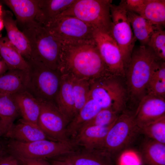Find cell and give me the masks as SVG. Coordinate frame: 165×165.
I'll return each instance as SVG.
<instances>
[{
    "instance_id": "cell-23",
    "label": "cell",
    "mask_w": 165,
    "mask_h": 165,
    "mask_svg": "<svg viewBox=\"0 0 165 165\" xmlns=\"http://www.w3.org/2000/svg\"><path fill=\"white\" fill-rule=\"evenodd\" d=\"M20 115L14 95L0 94V135L5 137Z\"/></svg>"
},
{
    "instance_id": "cell-41",
    "label": "cell",
    "mask_w": 165,
    "mask_h": 165,
    "mask_svg": "<svg viewBox=\"0 0 165 165\" xmlns=\"http://www.w3.org/2000/svg\"><path fill=\"white\" fill-rule=\"evenodd\" d=\"M1 137V136L0 135V137Z\"/></svg>"
},
{
    "instance_id": "cell-7",
    "label": "cell",
    "mask_w": 165,
    "mask_h": 165,
    "mask_svg": "<svg viewBox=\"0 0 165 165\" xmlns=\"http://www.w3.org/2000/svg\"><path fill=\"white\" fill-rule=\"evenodd\" d=\"M73 141L66 142L43 139L24 143L10 139L6 143L7 152L16 158L47 159L59 158L75 152Z\"/></svg>"
},
{
    "instance_id": "cell-39",
    "label": "cell",
    "mask_w": 165,
    "mask_h": 165,
    "mask_svg": "<svg viewBox=\"0 0 165 165\" xmlns=\"http://www.w3.org/2000/svg\"><path fill=\"white\" fill-rule=\"evenodd\" d=\"M4 27V26L3 20L1 17H0V36H2L1 32Z\"/></svg>"
},
{
    "instance_id": "cell-40",
    "label": "cell",
    "mask_w": 165,
    "mask_h": 165,
    "mask_svg": "<svg viewBox=\"0 0 165 165\" xmlns=\"http://www.w3.org/2000/svg\"><path fill=\"white\" fill-rule=\"evenodd\" d=\"M3 10L2 9V6L0 4V17H1L2 13Z\"/></svg>"
},
{
    "instance_id": "cell-9",
    "label": "cell",
    "mask_w": 165,
    "mask_h": 165,
    "mask_svg": "<svg viewBox=\"0 0 165 165\" xmlns=\"http://www.w3.org/2000/svg\"><path fill=\"white\" fill-rule=\"evenodd\" d=\"M44 26L62 44L81 43L93 39L94 29L74 16L60 15Z\"/></svg>"
},
{
    "instance_id": "cell-20",
    "label": "cell",
    "mask_w": 165,
    "mask_h": 165,
    "mask_svg": "<svg viewBox=\"0 0 165 165\" xmlns=\"http://www.w3.org/2000/svg\"><path fill=\"white\" fill-rule=\"evenodd\" d=\"M115 122L106 126H94L85 128L78 133L73 141L76 145L81 146L84 149H103L106 136Z\"/></svg>"
},
{
    "instance_id": "cell-37",
    "label": "cell",
    "mask_w": 165,
    "mask_h": 165,
    "mask_svg": "<svg viewBox=\"0 0 165 165\" xmlns=\"http://www.w3.org/2000/svg\"><path fill=\"white\" fill-rule=\"evenodd\" d=\"M8 70V68L0 56V76L3 74Z\"/></svg>"
},
{
    "instance_id": "cell-15",
    "label": "cell",
    "mask_w": 165,
    "mask_h": 165,
    "mask_svg": "<svg viewBox=\"0 0 165 165\" xmlns=\"http://www.w3.org/2000/svg\"><path fill=\"white\" fill-rule=\"evenodd\" d=\"M1 17L9 39L25 60H28L31 56L29 42L24 34L18 28L13 14L9 11L4 10Z\"/></svg>"
},
{
    "instance_id": "cell-19",
    "label": "cell",
    "mask_w": 165,
    "mask_h": 165,
    "mask_svg": "<svg viewBox=\"0 0 165 165\" xmlns=\"http://www.w3.org/2000/svg\"><path fill=\"white\" fill-rule=\"evenodd\" d=\"M61 157L74 165H117L111 156L103 149H84Z\"/></svg>"
},
{
    "instance_id": "cell-27",
    "label": "cell",
    "mask_w": 165,
    "mask_h": 165,
    "mask_svg": "<svg viewBox=\"0 0 165 165\" xmlns=\"http://www.w3.org/2000/svg\"><path fill=\"white\" fill-rule=\"evenodd\" d=\"M147 94L165 97V63L159 59L155 63L147 89ZM146 94V95H147Z\"/></svg>"
},
{
    "instance_id": "cell-16",
    "label": "cell",
    "mask_w": 165,
    "mask_h": 165,
    "mask_svg": "<svg viewBox=\"0 0 165 165\" xmlns=\"http://www.w3.org/2000/svg\"><path fill=\"white\" fill-rule=\"evenodd\" d=\"M134 152L143 165H165V144L144 135Z\"/></svg>"
},
{
    "instance_id": "cell-24",
    "label": "cell",
    "mask_w": 165,
    "mask_h": 165,
    "mask_svg": "<svg viewBox=\"0 0 165 165\" xmlns=\"http://www.w3.org/2000/svg\"><path fill=\"white\" fill-rule=\"evenodd\" d=\"M14 96L22 119L37 124L41 108L40 101L26 90Z\"/></svg>"
},
{
    "instance_id": "cell-12",
    "label": "cell",
    "mask_w": 165,
    "mask_h": 165,
    "mask_svg": "<svg viewBox=\"0 0 165 165\" xmlns=\"http://www.w3.org/2000/svg\"><path fill=\"white\" fill-rule=\"evenodd\" d=\"M93 38L110 73L125 78L126 66L119 49L111 35L94 29Z\"/></svg>"
},
{
    "instance_id": "cell-35",
    "label": "cell",
    "mask_w": 165,
    "mask_h": 165,
    "mask_svg": "<svg viewBox=\"0 0 165 165\" xmlns=\"http://www.w3.org/2000/svg\"><path fill=\"white\" fill-rule=\"evenodd\" d=\"M0 165H19L18 160L12 155L5 154L0 157Z\"/></svg>"
},
{
    "instance_id": "cell-17",
    "label": "cell",
    "mask_w": 165,
    "mask_h": 165,
    "mask_svg": "<svg viewBox=\"0 0 165 165\" xmlns=\"http://www.w3.org/2000/svg\"><path fill=\"white\" fill-rule=\"evenodd\" d=\"M72 81L71 75L61 74L60 88L55 101L58 108L69 123L75 116Z\"/></svg>"
},
{
    "instance_id": "cell-21",
    "label": "cell",
    "mask_w": 165,
    "mask_h": 165,
    "mask_svg": "<svg viewBox=\"0 0 165 165\" xmlns=\"http://www.w3.org/2000/svg\"><path fill=\"white\" fill-rule=\"evenodd\" d=\"M28 78V70H8L0 76V94L14 95L26 90Z\"/></svg>"
},
{
    "instance_id": "cell-13",
    "label": "cell",
    "mask_w": 165,
    "mask_h": 165,
    "mask_svg": "<svg viewBox=\"0 0 165 165\" xmlns=\"http://www.w3.org/2000/svg\"><path fill=\"white\" fill-rule=\"evenodd\" d=\"M165 116V98L147 94L139 103L134 120L141 129Z\"/></svg>"
},
{
    "instance_id": "cell-33",
    "label": "cell",
    "mask_w": 165,
    "mask_h": 165,
    "mask_svg": "<svg viewBox=\"0 0 165 165\" xmlns=\"http://www.w3.org/2000/svg\"><path fill=\"white\" fill-rule=\"evenodd\" d=\"M146 0H122L119 5L127 11L140 15Z\"/></svg>"
},
{
    "instance_id": "cell-18",
    "label": "cell",
    "mask_w": 165,
    "mask_h": 165,
    "mask_svg": "<svg viewBox=\"0 0 165 165\" xmlns=\"http://www.w3.org/2000/svg\"><path fill=\"white\" fill-rule=\"evenodd\" d=\"M5 137L24 143L43 139L50 140L37 124L28 122L22 118L13 124Z\"/></svg>"
},
{
    "instance_id": "cell-5",
    "label": "cell",
    "mask_w": 165,
    "mask_h": 165,
    "mask_svg": "<svg viewBox=\"0 0 165 165\" xmlns=\"http://www.w3.org/2000/svg\"><path fill=\"white\" fill-rule=\"evenodd\" d=\"M123 78L109 75L89 81V97L103 109L111 108L120 114L126 109L128 100Z\"/></svg>"
},
{
    "instance_id": "cell-14",
    "label": "cell",
    "mask_w": 165,
    "mask_h": 165,
    "mask_svg": "<svg viewBox=\"0 0 165 165\" xmlns=\"http://www.w3.org/2000/svg\"><path fill=\"white\" fill-rule=\"evenodd\" d=\"M38 0H4L14 15L17 26L21 31L38 23L36 21Z\"/></svg>"
},
{
    "instance_id": "cell-1",
    "label": "cell",
    "mask_w": 165,
    "mask_h": 165,
    "mask_svg": "<svg viewBox=\"0 0 165 165\" xmlns=\"http://www.w3.org/2000/svg\"><path fill=\"white\" fill-rule=\"evenodd\" d=\"M59 70L61 74H68L89 82L112 75L93 39L72 44L62 43Z\"/></svg>"
},
{
    "instance_id": "cell-36",
    "label": "cell",
    "mask_w": 165,
    "mask_h": 165,
    "mask_svg": "<svg viewBox=\"0 0 165 165\" xmlns=\"http://www.w3.org/2000/svg\"><path fill=\"white\" fill-rule=\"evenodd\" d=\"M51 164L52 165H74L69 161L61 157L53 160Z\"/></svg>"
},
{
    "instance_id": "cell-2",
    "label": "cell",
    "mask_w": 165,
    "mask_h": 165,
    "mask_svg": "<svg viewBox=\"0 0 165 165\" xmlns=\"http://www.w3.org/2000/svg\"><path fill=\"white\" fill-rule=\"evenodd\" d=\"M159 59L147 46L134 48L125 73L127 102L124 111L135 114L147 89L154 65Z\"/></svg>"
},
{
    "instance_id": "cell-32",
    "label": "cell",
    "mask_w": 165,
    "mask_h": 165,
    "mask_svg": "<svg viewBox=\"0 0 165 165\" xmlns=\"http://www.w3.org/2000/svg\"><path fill=\"white\" fill-rule=\"evenodd\" d=\"M161 27L152 35L147 46L150 48L160 59L165 60V31Z\"/></svg>"
},
{
    "instance_id": "cell-8",
    "label": "cell",
    "mask_w": 165,
    "mask_h": 165,
    "mask_svg": "<svg viewBox=\"0 0 165 165\" xmlns=\"http://www.w3.org/2000/svg\"><path fill=\"white\" fill-rule=\"evenodd\" d=\"M112 2L111 0H76L60 15L75 17L94 29L111 34L112 22L110 6Z\"/></svg>"
},
{
    "instance_id": "cell-4",
    "label": "cell",
    "mask_w": 165,
    "mask_h": 165,
    "mask_svg": "<svg viewBox=\"0 0 165 165\" xmlns=\"http://www.w3.org/2000/svg\"><path fill=\"white\" fill-rule=\"evenodd\" d=\"M21 31L29 42L30 59L41 62L52 69L59 70L61 42L44 26L38 23Z\"/></svg>"
},
{
    "instance_id": "cell-11",
    "label": "cell",
    "mask_w": 165,
    "mask_h": 165,
    "mask_svg": "<svg viewBox=\"0 0 165 165\" xmlns=\"http://www.w3.org/2000/svg\"><path fill=\"white\" fill-rule=\"evenodd\" d=\"M37 125L51 140L61 142L70 141L67 131L69 121L53 102L41 101Z\"/></svg>"
},
{
    "instance_id": "cell-25",
    "label": "cell",
    "mask_w": 165,
    "mask_h": 165,
    "mask_svg": "<svg viewBox=\"0 0 165 165\" xmlns=\"http://www.w3.org/2000/svg\"><path fill=\"white\" fill-rule=\"evenodd\" d=\"M0 56L8 70L28 69L29 65L27 62L7 36H0Z\"/></svg>"
},
{
    "instance_id": "cell-31",
    "label": "cell",
    "mask_w": 165,
    "mask_h": 165,
    "mask_svg": "<svg viewBox=\"0 0 165 165\" xmlns=\"http://www.w3.org/2000/svg\"><path fill=\"white\" fill-rule=\"evenodd\" d=\"M143 134L165 144V116L141 128Z\"/></svg>"
},
{
    "instance_id": "cell-29",
    "label": "cell",
    "mask_w": 165,
    "mask_h": 165,
    "mask_svg": "<svg viewBox=\"0 0 165 165\" xmlns=\"http://www.w3.org/2000/svg\"><path fill=\"white\" fill-rule=\"evenodd\" d=\"M72 77L75 100V117L86 103L89 98L90 93V84L89 81L86 80Z\"/></svg>"
},
{
    "instance_id": "cell-28",
    "label": "cell",
    "mask_w": 165,
    "mask_h": 165,
    "mask_svg": "<svg viewBox=\"0 0 165 165\" xmlns=\"http://www.w3.org/2000/svg\"><path fill=\"white\" fill-rule=\"evenodd\" d=\"M140 15L155 25L164 27L165 24V0H146Z\"/></svg>"
},
{
    "instance_id": "cell-22",
    "label": "cell",
    "mask_w": 165,
    "mask_h": 165,
    "mask_svg": "<svg viewBox=\"0 0 165 165\" xmlns=\"http://www.w3.org/2000/svg\"><path fill=\"white\" fill-rule=\"evenodd\" d=\"M76 0H38L36 22L45 26L70 7Z\"/></svg>"
},
{
    "instance_id": "cell-34",
    "label": "cell",
    "mask_w": 165,
    "mask_h": 165,
    "mask_svg": "<svg viewBox=\"0 0 165 165\" xmlns=\"http://www.w3.org/2000/svg\"><path fill=\"white\" fill-rule=\"evenodd\" d=\"M23 165H52L46 160L16 158Z\"/></svg>"
},
{
    "instance_id": "cell-10",
    "label": "cell",
    "mask_w": 165,
    "mask_h": 165,
    "mask_svg": "<svg viewBox=\"0 0 165 165\" xmlns=\"http://www.w3.org/2000/svg\"><path fill=\"white\" fill-rule=\"evenodd\" d=\"M110 12L112 22L111 35L119 49L126 69L137 39L128 20L127 11L119 5L112 3Z\"/></svg>"
},
{
    "instance_id": "cell-6",
    "label": "cell",
    "mask_w": 165,
    "mask_h": 165,
    "mask_svg": "<svg viewBox=\"0 0 165 165\" xmlns=\"http://www.w3.org/2000/svg\"><path fill=\"white\" fill-rule=\"evenodd\" d=\"M26 91L38 100L55 103L61 81V74L40 62L30 59Z\"/></svg>"
},
{
    "instance_id": "cell-38",
    "label": "cell",
    "mask_w": 165,
    "mask_h": 165,
    "mask_svg": "<svg viewBox=\"0 0 165 165\" xmlns=\"http://www.w3.org/2000/svg\"><path fill=\"white\" fill-rule=\"evenodd\" d=\"M6 144L0 139V157L5 154L7 152Z\"/></svg>"
},
{
    "instance_id": "cell-3",
    "label": "cell",
    "mask_w": 165,
    "mask_h": 165,
    "mask_svg": "<svg viewBox=\"0 0 165 165\" xmlns=\"http://www.w3.org/2000/svg\"><path fill=\"white\" fill-rule=\"evenodd\" d=\"M143 136L135 122L134 115L123 111L108 131L103 149L117 162L126 152H134Z\"/></svg>"
},
{
    "instance_id": "cell-26",
    "label": "cell",
    "mask_w": 165,
    "mask_h": 165,
    "mask_svg": "<svg viewBox=\"0 0 165 165\" xmlns=\"http://www.w3.org/2000/svg\"><path fill=\"white\" fill-rule=\"evenodd\" d=\"M127 15L134 37L142 46H147L154 32L162 27L153 24L135 13L127 11Z\"/></svg>"
},
{
    "instance_id": "cell-30",
    "label": "cell",
    "mask_w": 165,
    "mask_h": 165,
    "mask_svg": "<svg viewBox=\"0 0 165 165\" xmlns=\"http://www.w3.org/2000/svg\"><path fill=\"white\" fill-rule=\"evenodd\" d=\"M119 115L111 108L103 109L92 118L83 123L78 133L89 127L106 126L112 124L116 121Z\"/></svg>"
}]
</instances>
